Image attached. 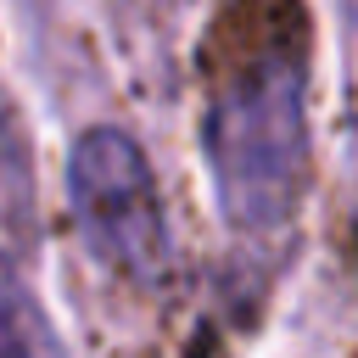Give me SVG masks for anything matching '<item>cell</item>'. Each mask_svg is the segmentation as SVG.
I'll use <instances>...</instances> for the list:
<instances>
[{
	"label": "cell",
	"mask_w": 358,
	"mask_h": 358,
	"mask_svg": "<svg viewBox=\"0 0 358 358\" xmlns=\"http://www.w3.org/2000/svg\"><path fill=\"white\" fill-rule=\"evenodd\" d=\"M0 358H67L39 291L6 252H0Z\"/></svg>",
	"instance_id": "cell-3"
},
{
	"label": "cell",
	"mask_w": 358,
	"mask_h": 358,
	"mask_svg": "<svg viewBox=\"0 0 358 358\" xmlns=\"http://www.w3.org/2000/svg\"><path fill=\"white\" fill-rule=\"evenodd\" d=\"M207 168L218 213L241 235H274L308 196V67L285 39L257 45L235 62L207 101Z\"/></svg>",
	"instance_id": "cell-1"
},
{
	"label": "cell",
	"mask_w": 358,
	"mask_h": 358,
	"mask_svg": "<svg viewBox=\"0 0 358 358\" xmlns=\"http://www.w3.org/2000/svg\"><path fill=\"white\" fill-rule=\"evenodd\" d=\"M67 207L101 268L123 280H157L168 263V213L151 162L134 134L101 123L67 151Z\"/></svg>",
	"instance_id": "cell-2"
}]
</instances>
